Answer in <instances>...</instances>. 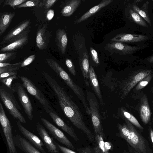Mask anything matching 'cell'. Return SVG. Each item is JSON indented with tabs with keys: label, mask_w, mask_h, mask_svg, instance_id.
Returning <instances> with one entry per match:
<instances>
[{
	"label": "cell",
	"mask_w": 153,
	"mask_h": 153,
	"mask_svg": "<svg viewBox=\"0 0 153 153\" xmlns=\"http://www.w3.org/2000/svg\"><path fill=\"white\" fill-rule=\"evenodd\" d=\"M20 78L22 82L23 87L39 101L44 108H52L49 102L41 91L31 80L24 76H20Z\"/></svg>",
	"instance_id": "ba28073f"
},
{
	"label": "cell",
	"mask_w": 153,
	"mask_h": 153,
	"mask_svg": "<svg viewBox=\"0 0 153 153\" xmlns=\"http://www.w3.org/2000/svg\"><path fill=\"white\" fill-rule=\"evenodd\" d=\"M47 63L57 75L71 89L82 102L86 113L90 115L89 105L86 101L83 89L74 82L68 74L56 61L53 59H49L47 60Z\"/></svg>",
	"instance_id": "3957f363"
},
{
	"label": "cell",
	"mask_w": 153,
	"mask_h": 153,
	"mask_svg": "<svg viewBox=\"0 0 153 153\" xmlns=\"http://www.w3.org/2000/svg\"><path fill=\"white\" fill-rule=\"evenodd\" d=\"M43 124L53 138L71 150L75 149L74 145L64 133L52 123L44 118H41Z\"/></svg>",
	"instance_id": "9c48e42d"
},
{
	"label": "cell",
	"mask_w": 153,
	"mask_h": 153,
	"mask_svg": "<svg viewBox=\"0 0 153 153\" xmlns=\"http://www.w3.org/2000/svg\"><path fill=\"white\" fill-rule=\"evenodd\" d=\"M15 146L25 153H42L25 138L16 134L13 136Z\"/></svg>",
	"instance_id": "ac0fdd59"
},
{
	"label": "cell",
	"mask_w": 153,
	"mask_h": 153,
	"mask_svg": "<svg viewBox=\"0 0 153 153\" xmlns=\"http://www.w3.org/2000/svg\"><path fill=\"white\" fill-rule=\"evenodd\" d=\"M133 10L137 13L144 20L151 26V22L147 10L140 9L137 6L133 5L132 6Z\"/></svg>",
	"instance_id": "f546056e"
},
{
	"label": "cell",
	"mask_w": 153,
	"mask_h": 153,
	"mask_svg": "<svg viewBox=\"0 0 153 153\" xmlns=\"http://www.w3.org/2000/svg\"><path fill=\"white\" fill-rule=\"evenodd\" d=\"M14 12H4L0 14V36L6 31L15 15Z\"/></svg>",
	"instance_id": "d4e9b609"
},
{
	"label": "cell",
	"mask_w": 153,
	"mask_h": 153,
	"mask_svg": "<svg viewBox=\"0 0 153 153\" xmlns=\"http://www.w3.org/2000/svg\"><path fill=\"white\" fill-rule=\"evenodd\" d=\"M81 0H71L63 7L61 11L62 15L65 17H69L71 16L80 5Z\"/></svg>",
	"instance_id": "4316f807"
},
{
	"label": "cell",
	"mask_w": 153,
	"mask_h": 153,
	"mask_svg": "<svg viewBox=\"0 0 153 153\" xmlns=\"http://www.w3.org/2000/svg\"><path fill=\"white\" fill-rule=\"evenodd\" d=\"M140 118L145 124L149 122L151 116V112L148 101L146 97H144L140 105Z\"/></svg>",
	"instance_id": "484cf974"
},
{
	"label": "cell",
	"mask_w": 153,
	"mask_h": 153,
	"mask_svg": "<svg viewBox=\"0 0 153 153\" xmlns=\"http://www.w3.org/2000/svg\"><path fill=\"white\" fill-rule=\"evenodd\" d=\"M21 62L14 64L13 65L7 66L5 67L0 68V74L3 73L14 71H17L20 68Z\"/></svg>",
	"instance_id": "d6a6232c"
},
{
	"label": "cell",
	"mask_w": 153,
	"mask_h": 153,
	"mask_svg": "<svg viewBox=\"0 0 153 153\" xmlns=\"http://www.w3.org/2000/svg\"><path fill=\"white\" fill-rule=\"evenodd\" d=\"M0 122L6 138L9 153H18L14 142L10 123L6 114L1 102H0Z\"/></svg>",
	"instance_id": "8992f818"
},
{
	"label": "cell",
	"mask_w": 153,
	"mask_h": 153,
	"mask_svg": "<svg viewBox=\"0 0 153 153\" xmlns=\"http://www.w3.org/2000/svg\"><path fill=\"white\" fill-rule=\"evenodd\" d=\"M30 23V20H25L13 28L3 38L1 45L7 44L13 39L25 31L29 27Z\"/></svg>",
	"instance_id": "e0dca14e"
},
{
	"label": "cell",
	"mask_w": 153,
	"mask_h": 153,
	"mask_svg": "<svg viewBox=\"0 0 153 153\" xmlns=\"http://www.w3.org/2000/svg\"><path fill=\"white\" fill-rule=\"evenodd\" d=\"M94 150L95 153H110V151L113 148L110 142H105L103 137L99 135H96Z\"/></svg>",
	"instance_id": "ffe728a7"
},
{
	"label": "cell",
	"mask_w": 153,
	"mask_h": 153,
	"mask_svg": "<svg viewBox=\"0 0 153 153\" xmlns=\"http://www.w3.org/2000/svg\"><path fill=\"white\" fill-rule=\"evenodd\" d=\"M106 46L109 50L121 55L132 54L141 49L140 47L131 46L120 42L109 43Z\"/></svg>",
	"instance_id": "2e32d148"
},
{
	"label": "cell",
	"mask_w": 153,
	"mask_h": 153,
	"mask_svg": "<svg viewBox=\"0 0 153 153\" xmlns=\"http://www.w3.org/2000/svg\"><path fill=\"white\" fill-rule=\"evenodd\" d=\"M40 1V0H27L25 2L15 7L14 9L23 7H37Z\"/></svg>",
	"instance_id": "1f68e13d"
},
{
	"label": "cell",
	"mask_w": 153,
	"mask_h": 153,
	"mask_svg": "<svg viewBox=\"0 0 153 153\" xmlns=\"http://www.w3.org/2000/svg\"><path fill=\"white\" fill-rule=\"evenodd\" d=\"M42 73L57 97L65 115L75 127L84 132L90 141H94V137L84 123L78 107L53 77L45 71Z\"/></svg>",
	"instance_id": "6da1fadb"
},
{
	"label": "cell",
	"mask_w": 153,
	"mask_h": 153,
	"mask_svg": "<svg viewBox=\"0 0 153 153\" xmlns=\"http://www.w3.org/2000/svg\"><path fill=\"white\" fill-rule=\"evenodd\" d=\"M17 75L16 71H9L0 74V79L8 77L14 75Z\"/></svg>",
	"instance_id": "7bdbcfd3"
},
{
	"label": "cell",
	"mask_w": 153,
	"mask_h": 153,
	"mask_svg": "<svg viewBox=\"0 0 153 153\" xmlns=\"http://www.w3.org/2000/svg\"><path fill=\"white\" fill-rule=\"evenodd\" d=\"M123 153H129L126 151H124Z\"/></svg>",
	"instance_id": "681fc988"
},
{
	"label": "cell",
	"mask_w": 153,
	"mask_h": 153,
	"mask_svg": "<svg viewBox=\"0 0 153 153\" xmlns=\"http://www.w3.org/2000/svg\"><path fill=\"white\" fill-rule=\"evenodd\" d=\"M78 151L79 153H95L94 150L88 146L80 148Z\"/></svg>",
	"instance_id": "b9f144b4"
},
{
	"label": "cell",
	"mask_w": 153,
	"mask_h": 153,
	"mask_svg": "<svg viewBox=\"0 0 153 153\" xmlns=\"http://www.w3.org/2000/svg\"><path fill=\"white\" fill-rule=\"evenodd\" d=\"M148 37L145 35L121 33L117 34L110 41L113 42H135L147 39Z\"/></svg>",
	"instance_id": "d6986e66"
},
{
	"label": "cell",
	"mask_w": 153,
	"mask_h": 153,
	"mask_svg": "<svg viewBox=\"0 0 153 153\" xmlns=\"http://www.w3.org/2000/svg\"><path fill=\"white\" fill-rule=\"evenodd\" d=\"M58 0H40V2L37 6L48 9L52 7Z\"/></svg>",
	"instance_id": "8d00e7d4"
},
{
	"label": "cell",
	"mask_w": 153,
	"mask_h": 153,
	"mask_svg": "<svg viewBox=\"0 0 153 153\" xmlns=\"http://www.w3.org/2000/svg\"><path fill=\"white\" fill-rule=\"evenodd\" d=\"M27 0H6L4 1L3 7L7 5H9L13 9L16 7L18 6Z\"/></svg>",
	"instance_id": "d590c367"
},
{
	"label": "cell",
	"mask_w": 153,
	"mask_h": 153,
	"mask_svg": "<svg viewBox=\"0 0 153 153\" xmlns=\"http://www.w3.org/2000/svg\"><path fill=\"white\" fill-rule=\"evenodd\" d=\"M30 30L29 27L25 31L13 39L6 46L2 48L0 51L7 52L14 51L22 48L28 41Z\"/></svg>",
	"instance_id": "30bf717a"
},
{
	"label": "cell",
	"mask_w": 153,
	"mask_h": 153,
	"mask_svg": "<svg viewBox=\"0 0 153 153\" xmlns=\"http://www.w3.org/2000/svg\"><path fill=\"white\" fill-rule=\"evenodd\" d=\"M65 63L69 72L72 75L75 76L76 75L75 69L71 60L69 59H67L65 60Z\"/></svg>",
	"instance_id": "74e56055"
},
{
	"label": "cell",
	"mask_w": 153,
	"mask_h": 153,
	"mask_svg": "<svg viewBox=\"0 0 153 153\" xmlns=\"http://www.w3.org/2000/svg\"><path fill=\"white\" fill-rule=\"evenodd\" d=\"M12 90L16 92L25 112L28 118L32 120L34 118L32 112L33 108L30 99L21 83L17 82L14 85Z\"/></svg>",
	"instance_id": "52a82bcc"
},
{
	"label": "cell",
	"mask_w": 153,
	"mask_h": 153,
	"mask_svg": "<svg viewBox=\"0 0 153 153\" xmlns=\"http://www.w3.org/2000/svg\"><path fill=\"white\" fill-rule=\"evenodd\" d=\"M90 51L91 55L93 61L97 64H99V59L97 51L91 47H90Z\"/></svg>",
	"instance_id": "ab89813d"
},
{
	"label": "cell",
	"mask_w": 153,
	"mask_h": 153,
	"mask_svg": "<svg viewBox=\"0 0 153 153\" xmlns=\"http://www.w3.org/2000/svg\"><path fill=\"white\" fill-rule=\"evenodd\" d=\"M55 143L58 149H59L62 153H76L70 149L61 145L55 142Z\"/></svg>",
	"instance_id": "60d3db41"
},
{
	"label": "cell",
	"mask_w": 153,
	"mask_h": 153,
	"mask_svg": "<svg viewBox=\"0 0 153 153\" xmlns=\"http://www.w3.org/2000/svg\"><path fill=\"white\" fill-rule=\"evenodd\" d=\"M152 1H153V0H152Z\"/></svg>",
	"instance_id": "f907efd6"
},
{
	"label": "cell",
	"mask_w": 153,
	"mask_h": 153,
	"mask_svg": "<svg viewBox=\"0 0 153 153\" xmlns=\"http://www.w3.org/2000/svg\"><path fill=\"white\" fill-rule=\"evenodd\" d=\"M121 112L125 120L128 121L140 130L143 131L144 128L140 125L136 118L132 114L126 111L123 108H121Z\"/></svg>",
	"instance_id": "83f0119b"
},
{
	"label": "cell",
	"mask_w": 153,
	"mask_h": 153,
	"mask_svg": "<svg viewBox=\"0 0 153 153\" xmlns=\"http://www.w3.org/2000/svg\"><path fill=\"white\" fill-rule=\"evenodd\" d=\"M129 153H139L133 149L130 146L128 145Z\"/></svg>",
	"instance_id": "bcb514c9"
},
{
	"label": "cell",
	"mask_w": 153,
	"mask_h": 153,
	"mask_svg": "<svg viewBox=\"0 0 153 153\" xmlns=\"http://www.w3.org/2000/svg\"><path fill=\"white\" fill-rule=\"evenodd\" d=\"M35 57V54H33L29 56L21 62L20 65L21 68L25 67L30 64L34 61Z\"/></svg>",
	"instance_id": "f35d334b"
},
{
	"label": "cell",
	"mask_w": 153,
	"mask_h": 153,
	"mask_svg": "<svg viewBox=\"0 0 153 153\" xmlns=\"http://www.w3.org/2000/svg\"><path fill=\"white\" fill-rule=\"evenodd\" d=\"M79 65L85 83L89 87V63L88 55L86 52L83 53L82 57L79 61Z\"/></svg>",
	"instance_id": "cb8c5ba5"
},
{
	"label": "cell",
	"mask_w": 153,
	"mask_h": 153,
	"mask_svg": "<svg viewBox=\"0 0 153 153\" xmlns=\"http://www.w3.org/2000/svg\"><path fill=\"white\" fill-rule=\"evenodd\" d=\"M17 126L22 135L42 153H47L44 149L42 141L37 136L25 128L19 121H16Z\"/></svg>",
	"instance_id": "9a60e30c"
},
{
	"label": "cell",
	"mask_w": 153,
	"mask_h": 153,
	"mask_svg": "<svg viewBox=\"0 0 153 153\" xmlns=\"http://www.w3.org/2000/svg\"><path fill=\"white\" fill-rule=\"evenodd\" d=\"M18 79V77L17 75H15L2 78L0 79V81L1 83L5 85L6 87L12 90L11 85L12 81L15 79Z\"/></svg>",
	"instance_id": "e575fe53"
},
{
	"label": "cell",
	"mask_w": 153,
	"mask_h": 153,
	"mask_svg": "<svg viewBox=\"0 0 153 153\" xmlns=\"http://www.w3.org/2000/svg\"><path fill=\"white\" fill-rule=\"evenodd\" d=\"M113 1V0L102 1L99 4L91 8L78 19L76 21V23H79L86 20L101 9L109 4Z\"/></svg>",
	"instance_id": "603a6c76"
},
{
	"label": "cell",
	"mask_w": 153,
	"mask_h": 153,
	"mask_svg": "<svg viewBox=\"0 0 153 153\" xmlns=\"http://www.w3.org/2000/svg\"><path fill=\"white\" fill-rule=\"evenodd\" d=\"M55 42L59 50L63 54L65 53L68 39L66 33L63 29H59L56 31Z\"/></svg>",
	"instance_id": "44dd1931"
},
{
	"label": "cell",
	"mask_w": 153,
	"mask_h": 153,
	"mask_svg": "<svg viewBox=\"0 0 153 153\" xmlns=\"http://www.w3.org/2000/svg\"><path fill=\"white\" fill-rule=\"evenodd\" d=\"M151 72V70L141 71L132 76L125 83L122 90V99L124 98L131 90L140 81L148 76Z\"/></svg>",
	"instance_id": "7c38bea8"
},
{
	"label": "cell",
	"mask_w": 153,
	"mask_h": 153,
	"mask_svg": "<svg viewBox=\"0 0 153 153\" xmlns=\"http://www.w3.org/2000/svg\"><path fill=\"white\" fill-rule=\"evenodd\" d=\"M86 99L90 109L92 121L95 134L104 137V134L100 120V107L98 101L95 95L90 91L87 92Z\"/></svg>",
	"instance_id": "5b68a950"
},
{
	"label": "cell",
	"mask_w": 153,
	"mask_h": 153,
	"mask_svg": "<svg viewBox=\"0 0 153 153\" xmlns=\"http://www.w3.org/2000/svg\"><path fill=\"white\" fill-rule=\"evenodd\" d=\"M36 128L38 133L48 151L50 153H59L58 149L54 141L50 136L44 127L38 123L36 124Z\"/></svg>",
	"instance_id": "5bb4252c"
},
{
	"label": "cell",
	"mask_w": 153,
	"mask_h": 153,
	"mask_svg": "<svg viewBox=\"0 0 153 153\" xmlns=\"http://www.w3.org/2000/svg\"><path fill=\"white\" fill-rule=\"evenodd\" d=\"M149 132L151 140L153 144V130L151 128H150Z\"/></svg>",
	"instance_id": "7dc6e473"
},
{
	"label": "cell",
	"mask_w": 153,
	"mask_h": 153,
	"mask_svg": "<svg viewBox=\"0 0 153 153\" xmlns=\"http://www.w3.org/2000/svg\"><path fill=\"white\" fill-rule=\"evenodd\" d=\"M126 124L118 123L117 127L120 137L125 140L139 153H153L149 143L133 125L125 120Z\"/></svg>",
	"instance_id": "7a4b0ae2"
},
{
	"label": "cell",
	"mask_w": 153,
	"mask_h": 153,
	"mask_svg": "<svg viewBox=\"0 0 153 153\" xmlns=\"http://www.w3.org/2000/svg\"><path fill=\"white\" fill-rule=\"evenodd\" d=\"M54 15L53 10L50 9L48 11L47 14V18L48 20H51L53 18Z\"/></svg>",
	"instance_id": "ee69618b"
},
{
	"label": "cell",
	"mask_w": 153,
	"mask_h": 153,
	"mask_svg": "<svg viewBox=\"0 0 153 153\" xmlns=\"http://www.w3.org/2000/svg\"><path fill=\"white\" fill-rule=\"evenodd\" d=\"M14 64H10L9 62H0V68L13 65Z\"/></svg>",
	"instance_id": "f6af8a7d"
},
{
	"label": "cell",
	"mask_w": 153,
	"mask_h": 153,
	"mask_svg": "<svg viewBox=\"0 0 153 153\" xmlns=\"http://www.w3.org/2000/svg\"><path fill=\"white\" fill-rule=\"evenodd\" d=\"M16 53L13 52H7L0 54V62H8L15 59Z\"/></svg>",
	"instance_id": "4dcf8cb0"
},
{
	"label": "cell",
	"mask_w": 153,
	"mask_h": 153,
	"mask_svg": "<svg viewBox=\"0 0 153 153\" xmlns=\"http://www.w3.org/2000/svg\"><path fill=\"white\" fill-rule=\"evenodd\" d=\"M44 109L57 126L68 134L75 140L78 141L79 140V138L75 133L73 128L66 124L52 108L49 109L46 108Z\"/></svg>",
	"instance_id": "4fadbf2b"
},
{
	"label": "cell",
	"mask_w": 153,
	"mask_h": 153,
	"mask_svg": "<svg viewBox=\"0 0 153 153\" xmlns=\"http://www.w3.org/2000/svg\"><path fill=\"white\" fill-rule=\"evenodd\" d=\"M10 89L1 86L0 97L10 114L20 123H26V120L21 112V108Z\"/></svg>",
	"instance_id": "277c9868"
},
{
	"label": "cell",
	"mask_w": 153,
	"mask_h": 153,
	"mask_svg": "<svg viewBox=\"0 0 153 153\" xmlns=\"http://www.w3.org/2000/svg\"><path fill=\"white\" fill-rule=\"evenodd\" d=\"M147 59L149 62L153 64V55L147 58Z\"/></svg>",
	"instance_id": "c3c4849f"
},
{
	"label": "cell",
	"mask_w": 153,
	"mask_h": 153,
	"mask_svg": "<svg viewBox=\"0 0 153 153\" xmlns=\"http://www.w3.org/2000/svg\"><path fill=\"white\" fill-rule=\"evenodd\" d=\"M47 23L43 26H39L37 28L36 38V45L40 50L46 49L50 41L52 35L51 32L48 29Z\"/></svg>",
	"instance_id": "8fae6325"
},
{
	"label": "cell",
	"mask_w": 153,
	"mask_h": 153,
	"mask_svg": "<svg viewBox=\"0 0 153 153\" xmlns=\"http://www.w3.org/2000/svg\"><path fill=\"white\" fill-rule=\"evenodd\" d=\"M89 79L90 83L95 94L99 100L100 103L103 105L102 97L97 76L94 68L91 66L90 67L89 69Z\"/></svg>",
	"instance_id": "7402d4cb"
},
{
	"label": "cell",
	"mask_w": 153,
	"mask_h": 153,
	"mask_svg": "<svg viewBox=\"0 0 153 153\" xmlns=\"http://www.w3.org/2000/svg\"><path fill=\"white\" fill-rule=\"evenodd\" d=\"M129 13L131 18L134 22L142 27H148L144 20L137 13L132 9H130Z\"/></svg>",
	"instance_id": "f1b7e54d"
},
{
	"label": "cell",
	"mask_w": 153,
	"mask_h": 153,
	"mask_svg": "<svg viewBox=\"0 0 153 153\" xmlns=\"http://www.w3.org/2000/svg\"><path fill=\"white\" fill-rule=\"evenodd\" d=\"M152 78V76L150 74L140 81L136 87V90H139L146 87L149 83Z\"/></svg>",
	"instance_id": "836d02e7"
}]
</instances>
